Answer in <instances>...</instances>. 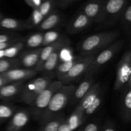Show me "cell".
Segmentation results:
<instances>
[{"mask_svg":"<svg viewBox=\"0 0 131 131\" xmlns=\"http://www.w3.org/2000/svg\"><path fill=\"white\" fill-rule=\"evenodd\" d=\"M30 113L28 110L20 109L12 115L6 128V131H19L29 122Z\"/></svg>","mask_w":131,"mask_h":131,"instance_id":"cell-14","label":"cell"},{"mask_svg":"<svg viewBox=\"0 0 131 131\" xmlns=\"http://www.w3.org/2000/svg\"><path fill=\"white\" fill-rule=\"evenodd\" d=\"M24 40L18 41L14 43L13 46L8 48L0 51V59L3 58H14L19 54V52L24 48Z\"/></svg>","mask_w":131,"mask_h":131,"instance_id":"cell-21","label":"cell"},{"mask_svg":"<svg viewBox=\"0 0 131 131\" xmlns=\"http://www.w3.org/2000/svg\"><path fill=\"white\" fill-rule=\"evenodd\" d=\"M60 33L56 31H49L43 33V39L42 42V47H45L46 46L56 42L57 40L60 38Z\"/></svg>","mask_w":131,"mask_h":131,"instance_id":"cell-31","label":"cell"},{"mask_svg":"<svg viewBox=\"0 0 131 131\" xmlns=\"http://www.w3.org/2000/svg\"><path fill=\"white\" fill-rule=\"evenodd\" d=\"M80 131H81V130H80Z\"/></svg>","mask_w":131,"mask_h":131,"instance_id":"cell-42","label":"cell"},{"mask_svg":"<svg viewBox=\"0 0 131 131\" xmlns=\"http://www.w3.org/2000/svg\"><path fill=\"white\" fill-rule=\"evenodd\" d=\"M2 18H3V15H1V14H0V19H2Z\"/></svg>","mask_w":131,"mask_h":131,"instance_id":"cell-40","label":"cell"},{"mask_svg":"<svg viewBox=\"0 0 131 131\" xmlns=\"http://www.w3.org/2000/svg\"><path fill=\"white\" fill-rule=\"evenodd\" d=\"M124 43L123 40L115 41L110 46L104 49L99 54L95 56L94 60L90 65L86 71L84 73L85 78L92 77L99 70L100 68L112 60L113 58L122 48Z\"/></svg>","mask_w":131,"mask_h":131,"instance_id":"cell-5","label":"cell"},{"mask_svg":"<svg viewBox=\"0 0 131 131\" xmlns=\"http://www.w3.org/2000/svg\"><path fill=\"white\" fill-rule=\"evenodd\" d=\"M9 84L8 82L2 76L1 74H0V87L6 85V84Z\"/></svg>","mask_w":131,"mask_h":131,"instance_id":"cell-38","label":"cell"},{"mask_svg":"<svg viewBox=\"0 0 131 131\" xmlns=\"http://www.w3.org/2000/svg\"><path fill=\"white\" fill-rule=\"evenodd\" d=\"M105 0H88L82 7V11L92 20L101 23Z\"/></svg>","mask_w":131,"mask_h":131,"instance_id":"cell-9","label":"cell"},{"mask_svg":"<svg viewBox=\"0 0 131 131\" xmlns=\"http://www.w3.org/2000/svg\"><path fill=\"white\" fill-rule=\"evenodd\" d=\"M24 82L9 83L0 87V99H10L18 95L21 92Z\"/></svg>","mask_w":131,"mask_h":131,"instance_id":"cell-18","label":"cell"},{"mask_svg":"<svg viewBox=\"0 0 131 131\" xmlns=\"http://www.w3.org/2000/svg\"><path fill=\"white\" fill-rule=\"evenodd\" d=\"M63 85V84L60 81L53 80L29 105L30 108L29 111L35 120H40L53 95Z\"/></svg>","mask_w":131,"mask_h":131,"instance_id":"cell-3","label":"cell"},{"mask_svg":"<svg viewBox=\"0 0 131 131\" xmlns=\"http://www.w3.org/2000/svg\"><path fill=\"white\" fill-rule=\"evenodd\" d=\"M30 6H33V0H24Z\"/></svg>","mask_w":131,"mask_h":131,"instance_id":"cell-39","label":"cell"},{"mask_svg":"<svg viewBox=\"0 0 131 131\" xmlns=\"http://www.w3.org/2000/svg\"><path fill=\"white\" fill-rule=\"evenodd\" d=\"M131 82V52L130 50L124 54L117 65L114 88L116 91H122Z\"/></svg>","mask_w":131,"mask_h":131,"instance_id":"cell-7","label":"cell"},{"mask_svg":"<svg viewBox=\"0 0 131 131\" xmlns=\"http://www.w3.org/2000/svg\"><path fill=\"white\" fill-rule=\"evenodd\" d=\"M122 25L125 31H130L131 25V6L128 5L120 17Z\"/></svg>","mask_w":131,"mask_h":131,"instance_id":"cell-29","label":"cell"},{"mask_svg":"<svg viewBox=\"0 0 131 131\" xmlns=\"http://www.w3.org/2000/svg\"><path fill=\"white\" fill-rule=\"evenodd\" d=\"M78 1V0H74V1Z\"/></svg>","mask_w":131,"mask_h":131,"instance_id":"cell-41","label":"cell"},{"mask_svg":"<svg viewBox=\"0 0 131 131\" xmlns=\"http://www.w3.org/2000/svg\"><path fill=\"white\" fill-rule=\"evenodd\" d=\"M69 43V40H67L66 38L63 37V36H61L60 38L58 40H57L56 42H54V43L42 47L40 54L39 60H38V61L37 63V65L35 66V67L34 68V70L37 73L40 72L43 63L47 60V59L49 57L50 55L57 49L60 48V47H65Z\"/></svg>","mask_w":131,"mask_h":131,"instance_id":"cell-10","label":"cell"},{"mask_svg":"<svg viewBox=\"0 0 131 131\" xmlns=\"http://www.w3.org/2000/svg\"><path fill=\"white\" fill-rule=\"evenodd\" d=\"M24 38L20 37L19 35L17 34H0V43H4V42H10V41H17L22 40Z\"/></svg>","mask_w":131,"mask_h":131,"instance_id":"cell-32","label":"cell"},{"mask_svg":"<svg viewBox=\"0 0 131 131\" xmlns=\"http://www.w3.org/2000/svg\"><path fill=\"white\" fill-rule=\"evenodd\" d=\"M73 1H74V0H58V3L62 7H65V6L70 5Z\"/></svg>","mask_w":131,"mask_h":131,"instance_id":"cell-35","label":"cell"},{"mask_svg":"<svg viewBox=\"0 0 131 131\" xmlns=\"http://www.w3.org/2000/svg\"><path fill=\"white\" fill-rule=\"evenodd\" d=\"M17 110L16 106L10 104H0V125L10 119Z\"/></svg>","mask_w":131,"mask_h":131,"instance_id":"cell-26","label":"cell"},{"mask_svg":"<svg viewBox=\"0 0 131 131\" xmlns=\"http://www.w3.org/2000/svg\"><path fill=\"white\" fill-rule=\"evenodd\" d=\"M93 84H94V78H93V76L84 78L83 81L80 83L78 88H75L70 98L72 104H74L77 102H79L88 93Z\"/></svg>","mask_w":131,"mask_h":131,"instance_id":"cell-16","label":"cell"},{"mask_svg":"<svg viewBox=\"0 0 131 131\" xmlns=\"http://www.w3.org/2000/svg\"><path fill=\"white\" fill-rule=\"evenodd\" d=\"M100 131H116V128L111 124H107L105 125Z\"/></svg>","mask_w":131,"mask_h":131,"instance_id":"cell-36","label":"cell"},{"mask_svg":"<svg viewBox=\"0 0 131 131\" xmlns=\"http://www.w3.org/2000/svg\"><path fill=\"white\" fill-rule=\"evenodd\" d=\"M54 75H43L24 84L18 95L19 101L30 105L36 97L53 81Z\"/></svg>","mask_w":131,"mask_h":131,"instance_id":"cell-4","label":"cell"},{"mask_svg":"<svg viewBox=\"0 0 131 131\" xmlns=\"http://www.w3.org/2000/svg\"><path fill=\"white\" fill-rule=\"evenodd\" d=\"M65 121L63 115L58 114L51 120L43 124L38 131H58L61 124Z\"/></svg>","mask_w":131,"mask_h":131,"instance_id":"cell-23","label":"cell"},{"mask_svg":"<svg viewBox=\"0 0 131 131\" xmlns=\"http://www.w3.org/2000/svg\"><path fill=\"white\" fill-rule=\"evenodd\" d=\"M20 68L19 58H3L0 59V74L8 70Z\"/></svg>","mask_w":131,"mask_h":131,"instance_id":"cell-27","label":"cell"},{"mask_svg":"<svg viewBox=\"0 0 131 131\" xmlns=\"http://www.w3.org/2000/svg\"><path fill=\"white\" fill-rule=\"evenodd\" d=\"M92 23V20L81 10L69 22L67 26V31L70 34H75L86 29Z\"/></svg>","mask_w":131,"mask_h":131,"instance_id":"cell-13","label":"cell"},{"mask_svg":"<svg viewBox=\"0 0 131 131\" xmlns=\"http://www.w3.org/2000/svg\"><path fill=\"white\" fill-rule=\"evenodd\" d=\"M120 101V113L123 121L129 124L131 120V82L122 91Z\"/></svg>","mask_w":131,"mask_h":131,"instance_id":"cell-11","label":"cell"},{"mask_svg":"<svg viewBox=\"0 0 131 131\" xmlns=\"http://www.w3.org/2000/svg\"><path fill=\"white\" fill-rule=\"evenodd\" d=\"M63 47H60L55 50L52 54L49 56V57L47 59L45 63H43L40 72L44 74V75H51L53 70L56 69L59 63V59L60 57L61 50Z\"/></svg>","mask_w":131,"mask_h":131,"instance_id":"cell-17","label":"cell"},{"mask_svg":"<svg viewBox=\"0 0 131 131\" xmlns=\"http://www.w3.org/2000/svg\"><path fill=\"white\" fill-rule=\"evenodd\" d=\"M1 74L8 83H14L24 82L26 79L35 76L37 72L34 69L17 68L8 70Z\"/></svg>","mask_w":131,"mask_h":131,"instance_id":"cell-12","label":"cell"},{"mask_svg":"<svg viewBox=\"0 0 131 131\" xmlns=\"http://www.w3.org/2000/svg\"><path fill=\"white\" fill-rule=\"evenodd\" d=\"M95 56L96 54L82 56L81 60L75 63L65 75L60 78L58 81H61L63 84L68 85L70 83L76 80L82 75L84 74L88 67L94 60Z\"/></svg>","mask_w":131,"mask_h":131,"instance_id":"cell-8","label":"cell"},{"mask_svg":"<svg viewBox=\"0 0 131 131\" xmlns=\"http://www.w3.org/2000/svg\"><path fill=\"white\" fill-rule=\"evenodd\" d=\"M55 5V0H45L39 7L38 8L41 15L46 17L54 11V7Z\"/></svg>","mask_w":131,"mask_h":131,"instance_id":"cell-30","label":"cell"},{"mask_svg":"<svg viewBox=\"0 0 131 131\" xmlns=\"http://www.w3.org/2000/svg\"><path fill=\"white\" fill-rule=\"evenodd\" d=\"M118 30L108 31L92 35L79 42L78 49L83 56L96 54L99 51L104 49L113 43L120 36Z\"/></svg>","mask_w":131,"mask_h":131,"instance_id":"cell-1","label":"cell"},{"mask_svg":"<svg viewBox=\"0 0 131 131\" xmlns=\"http://www.w3.org/2000/svg\"><path fill=\"white\" fill-rule=\"evenodd\" d=\"M15 42H16L15 41H10V42L0 43V51H2V50L8 48V47H10V46H13Z\"/></svg>","mask_w":131,"mask_h":131,"instance_id":"cell-34","label":"cell"},{"mask_svg":"<svg viewBox=\"0 0 131 131\" xmlns=\"http://www.w3.org/2000/svg\"><path fill=\"white\" fill-rule=\"evenodd\" d=\"M103 97H104V93L102 90H101V92L99 93L97 95V97L94 99V101L92 102L90 105L84 110V113L83 114V122L84 123V122L86 120L88 117L93 115L96 111L99 109L100 106L102 104V101H103Z\"/></svg>","mask_w":131,"mask_h":131,"instance_id":"cell-24","label":"cell"},{"mask_svg":"<svg viewBox=\"0 0 131 131\" xmlns=\"http://www.w3.org/2000/svg\"><path fill=\"white\" fill-rule=\"evenodd\" d=\"M43 19L44 17L41 15L38 8L33 9V12L29 19L25 20L26 29H32V28H37L40 24Z\"/></svg>","mask_w":131,"mask_h":131,"instance_id":"cell-28","label":"cell"},{"mask_svg":"<svg viewBox=\"0 0 131 131\" xmlns=\"http://www.w3.org/2000/svg\"><path fill=\"white\" fill-rule=\"evenodd\" d=\"M0 29L20 31L26 29L25 21L10 17H3L0 19Z\"/></svg>","mask_w":131,"mask_h":131,"instance_id":"cell-20","label":"cell"},{"mask_svg":"<svg viewBox=\"0 0 131 131\" xmlns=\"http://www.w3.org/2000/svg\"><path fill=\"white\" fill-rule=\"evenodd\" d=\"M42 49V47H40L21 54L19 58L20 67H23V69H34L39 60Z\"/></svg>","mask_w":131,"mask_h":131,"instance_id":"cell-15","label":"cell"},{"mask_svg":"<svg viewBox=\"0 0 131 131\" xmlns=\"http://www.w3.org/2000/svg\"><path fill=\"white\" fill-rule=\"evenodd\" d=\"M75 86L73 85H63L56 91L51 98L47 108L43 113L39 122L41 125L46 124L57 116L59 113L67 106L70 100Z\"/></svg>","mask_w":131,"mask_h":131,"instance_id":"cell-2","label":"cell"},{"mask_svg":"<svg viewBox=\"0 0 131 131\" xmlns=\"http://www.w3.org/2000/svg\"><path fill=\"white\" fill-rule=\"evenodd\" d=\"M58 131H71V130L70 129V128H69V125H68L66 120H65V121L61 124Z\"/></svg>","mask_w":131,"mask_h":131,"instance_id":"cell-37","label":"cell"},{"mask_svg":"<svg viewBox=\"0 0 131 131\" xmlns=\"http://www.w3.org/2000/svg\"><path fill=\"white\" fill-rule=\"evenodd\" d=\"M100 125L97 122H91L84 127L81 131H100Z\"/></svg>","mask_w":131,"mask_h":131,"instance_id":"cell-33","label":"cell"},{"mask_svg":"<svg viewBox=\"0 0 131 131\" xmlns=\"http://www.w3.org/2000/svg\"><path fill=\"white\" fill-rule=\"evenodd\" d=\"M81 58L82 56L73 58L70 60H67V61H63V62L58 65L56 69H55L56 75L58 79H59L61 77L63 76L64 75H65L74 67V65L81 60Z\"/></svg>","mask_w":131,"mask_h":131,"instance_id":"cell-22","label":"cell"},{"mask_svg":"<svg viewBox=\"0 0 131 131\" xmlns=\"http://www.w3.org/2000/svg\"><path fill=\"white\" fill-rule=\"evenodd\" d=\"M128 5L129 0H105L101 23L110 26L116 23Z\"/></svg>","mask_w":131,"mask_h":131,"instance_id":"cell-6","label":"cell"},{"mask_svg":"<svg viewBox=\"0 0 131 131\" xmlns=\"http://www.w3.org/2000/svg\"><path fill=\"white\" fill-rule=\"evenodd\" d=\"M61 20V15L56 10H54L49 15L43 19L40 24L37 27L41 31H49L56 27Z\"/></svg>","mask_w":131,"mask_h":131,"instance_id":"cell-19","label":"cell"},{"mask_svg":"<svg viewBox=\"0 0 131 131\" xmlns=\"http://www.w3.org/2000/svg\"><path fill=\"white\" fill-rule=\"evenodd\" d=\"M43 39V33L42 32L33 33L24 38V46L28 48H37L42 47Z\"/></svg>","mask_w":131,"mask_h":131,"instance_id":"cell-25","label":"cell"}]
</instances>
